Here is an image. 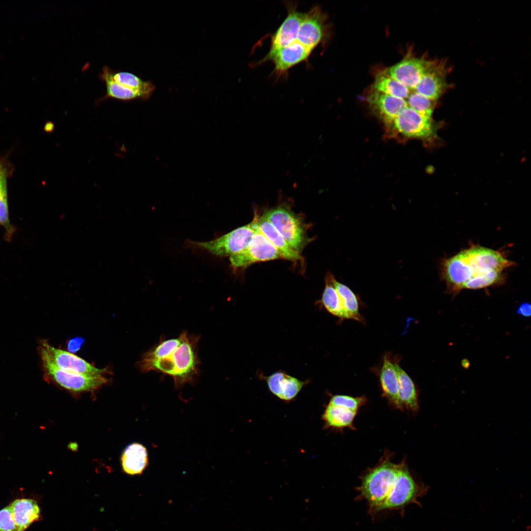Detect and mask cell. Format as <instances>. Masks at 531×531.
Wrapping results in <instances>:
<instances>
[{"mask_svg": "<svg viewBox=\"0 0 531 531\" xmlns=\"http://www.w3.org/2000/svg\"><path fill=\"white\" fill-rule=\"evenodd\" d=\"M46 375L63 388L74 393L92 391L106 384L104 376L90 377L60 369L48 360L41 358Z\"/></svg>", "mask_w": 531, "mask_h": 531, "instance_id": "cell-10", "label": "cell"}, {"mask_svg": "<svg viewBox=\"0 0 531 531\" xmlns=\"http://www.w3.org/2000/svg\"><path fill=\"white\" fill-rule=\"evenodd\" d=\"M6 184L5 175L0 181V225L4 227L8 236H10L13 232V228L8 216Z\"/></svg>", "mask_w": 531, "mask_h": 531, "instance_id": "cell-24", "label": "cell"}, {"mask_svg": "<svg viewBox=\"0 0 531 531\" xmlns=\"http://www.w3.org/2000/svg\"><path fill=\"white\" fill-rule=\"evenodd\" d=\"M41 358L48 360L58 368L75 374L90 377L104 376L107 369L95 367L72 353L54 347L43 341L40 346Z\"/></svg>", "mask_w": 531, "mask_h": 531, "instance_id": "cell-8", "label": "cell"}, {"mask_svg": "<svg viewBox=\"0 0 531 531\" xmlns=\"http://www.w3.org/2000/svg\"><path fill=\"white\" fill-rule=\"evenodd\" d=\"M394 365L398 379V397L401 410L406 409L416 413L419 409L418 394L413 383L409 375L400 366L396 358Z\"/></svg>", "mask_w": 531, "mask_h": 531, "instance_id": "cell-18", "label": "cell"}, {"mask_svg": "<svg viewBox=\"0 0 531 531\" xmlns=\"http://www.w3.org/2000/svg\"><path fill=\"white\" fill-rule=\"evenodd\" d=\"M400 463L395 464L385 455L379 463L363 476L359 487L362 495L372 507L381 510L392 495L396 484Z\"/></svg>", "mask_w": 531, "mask_h": 531, "instance_id": "cell-4", "label": "cell"}, {"mask_svg": "<svg viewBox=\"0 0 531 531\" xmlns=\"http://www.w3.org/2000/svg\"><path fill=\"white\" fill-rule=\"evenodd\" d=\"M121 464L123 471L126 474L141 475L148 465L146 447L138 442L128 445L121 455Z\"/></svg>", "mask_w": 531, "mask_h": 531, "instance_id": "cell-17", "label": "cell"}, {"mask_svg": "<svg viewBox=\"0 0 531 531\" xmlns=\"http://www.w3.org/2000/svg\"><path fill=\"white\" fill-rule=\"evenodd\" d=\"M387 127L406 138L426 141L435 138L437 131L432 118L423 117L409 107L400 112Z\"/></svg>", "mask_w": 531, "mask_h": 531, "instance_id": "cell-7", "label": "cell"}, {"mask_svg": "<svg viewBox=\"0 0 531 531\" xmlns=\"http://www.w3.org/2000/svg\"><path fill=\"white\" fill-rule=\"evenodd\" d=\"M518 314L525 317H529L531 315V306L528 302L521 303L517 309Z\"/></svg>", "mask_w": 531, "mask_h": 531, "instance_id": "cell-27", "label": "cell"}, {"mask_svg": "<svg viewBox=\"0 0 531 531\" xmlns=\"http://www.w3.org/2000/svg\"><path fill=\"white\" fill-rule=\"evenodd\" d=\"M0 531H17L9 505L0 510Z\"/></svg>", "mask_w": 531, "mask_h": 531, "instance_id": "cell-26", "label": "cell"}, {"mask_svg": "<svg viewBox=\"0 0 531 531\" xmlns=\"http://www.w3.org/2000/svg\"><path fill=\"white\" fill-rule=\"evenodd\" d=\"M258 226V225H257ZM282 258L278 250L261 233L258 227L247 245L229 260L235 269L246 267L259 262Z\"/></svg>", "mask_w": 531, "mask_h": 531, "instance_id": "cell-9", "label": "cell"}, {"mask_svg": "<svg viewBox=\"0 0 531 531\" xmlns=\"http://www.w3.org/2000/svg\"><path fill=\"white\" fill-rule=\"evenodd\" d=\"M333 283L349 319L363 322L364 318L359 312L358 296L348 286L337 281L334 277Z\"/></svg>", "mask_w": 531, "mask_h": 531, "instance_id": "cell-21", "label": "cell"}, {"mask_svg": "<svg viewBox=\"0 0 531 531\" xmlns=\"http://www.w3.org/2000/svg\"><path fill=\"white\" fill-rule=\"evenodd\" d=\"M419 492L420 487L413 479L403 461L400 463L394 491L381 510L403 506L413 500Z\"/></svg>", "mask_w": 531, "mask_h": 531, "instance_id": "cell-11", "label": "cell"}, {"mask_svg": "<svg viewBox=\"0 0 531 531\" xmlns=\"http://www.w3.org/2000/svg\"><path fill=\"white\" fill-rule=\"evenodd\" d=\"M6 175L5 171L2 166L0 164V181L2 178Z\"/></svg>", "mask_w": 531, "mask_h": 531, "instance_id": "cell-29", "label": "cell"}, {"mask_svg": "<svg viewBox=\"0 0 531 531\" xmlns=\"http://www.w3.org/2000/svg\"><path fill=\"white\" fill-rule=\"evenodd\" d=\"M513 264L499 251L475 246L445 260L442 275L448 291L456 293L500 283L504 270Z\"/></svg>", "mask_w": 531, "mask_h": 531, "instance_id": "cell-3", "label": "cell"}, {"mask_svg": "<svg viewBox=\"0 0 531 531\" xmlns=\"http://www.w3.org/2000/svg\"><path fill=\"white\" fill-rule=\"evenodd\" d=\"M256 216L257 223L261 233L278 250L282 258L298 261L302 259L300 253L294 249L276 229L263 215Z\"/></svg>", "mask_w": 531, "mask_h": 531, "instance_id": "cell-15", "label": "cell"}, {"mask_svg": "<svg viewBox=\"0 0 531 531\" xmlns=\"http://www.w3.org/2000/svg\"><path fill=\"white\" fill-rule=\"evenodd\" d=\"M266 381L271 392L285 401L294 399L306 384L280 371L266 377Z\"/></svg>", "mask_w": 531, "mask_h": 531, "instance_id": "cell-13", "label": "cell"}, {"mask_svg": "<svg viewBox=\"0 0 531 531\" xmlns=\"http://www.w3.org/2000/svg\"><path fill=\"white\" fill-rule=\"evenodd\" d=\"M200 335L189 334L187 330L175 338H167L163 335L143 354L138 367L144 373L153 371L169 376L177 390L186 384L194 385L200 373Z\"/></svg>", "mask_w": 531, "mask_h": 531, "instance_id": "cell-2", "label": "cell"}, {"mask_svg": "<svg viewBox=\"0 0 531 531\" xmlns=\"http://www.w3.org/2000/svg\"><path fill=\"white\" fill-rule=\"evenodd\" d=\"M100 79L104 82L106 93L101 101L107 98H115L128 101L136 98H148L142 91L122 86L115 82L111 76V69L108 66H104L100 75Z\"/></svg>", "mask_w": 531, "mask_h": 531, "instance_id": "cell-19", "label": "cell"}, {"mask_svg": "<svg viewBox=\"0 0 531 531\" xmlns=\"http://www.w3.org/2000/svg\"><path fill=\"white\" fill-rule=\"evenodd\" d=\"M9 506L17 531H25L32 523L40 519V508L34 500L16 499Z\"/></svg>", "mask_w": 531, "mask_h": 531, "instance_id": "cell-16", "label": "cell"}, {"mask_svg": "<svg viewBox=\"0 0 531 531\" xmlns=\"http://www.w3.org/2000/svg\"><path fill=\"white\" fill-rule=\"evenodd\" d=\"M111 76L115 82L122 86L142 91L148 98L155 88L151 83L144 81L130 72H114L111 70Z\"/></svg>", "mask_w": 531, "mask_h": 531, "instance_id": "cell-23", "label": "cell"}, {"mask_svg": "<svg viewBox=\"0 0 531 531\" xmlns=\"http://www.w3.org/2000/svg\"><path fill=\"white\" fill-rule=\"evenodd\" d=\"M366 100L370 109L386 127L400 112L408 107L404 100L372 89L368 94Z\"/></svg>", "mask_w": 531, "mask_h": 531, "instance_id": "cell-12", "label": "cell"}, {"mask_svg": "<svg viewBox=\"0 0 531 531\" xmlns=\"http://www.w3.org/2000/svg\"><path fill=\"white\" fill-rule=\"evenodd\" d=\"M357 412L328 403L322 416L325 425L333 429H343L353 426Z\"/></svg>", "mask_w": 531, "mask_h": 531, "instance_id": "cell-20", "label": "cell"}, {"mask_svg": "<svg viewBox=\"0 0 531 531\" xmlns=\"http://www.w3.org/2000/svg\"><path fill=\"white\" fill-rule=\"evenodd\" d=\"M258 227L256 216L250 223L237 228L214 239L208 241L188 240L190 247L206 250L219 257L233 255L243 249L248 244Z\"/></svg>", "mask_w": 531, "mask_h": 531, "instance_id": "cell-5", "label": "cell"}, {"mask_svg": "<svg viewBox=\"0 0 531 531\" xmlns=\"http://www.w3.org/2000/svg\"><path fill=\"white\" fill-rule=\"evenodd\" d=\"M379 379L383 394L390 404L401 410L398 397L397 374L394 365V360L390 354H386L383 357Z\"/></svg>", "mask_w": 531, "mask_h": 531, "instance_id": "cell-14", "label": "cell"}, {"mask_svg": "<svg viewBox=\"0 0 531 531\" xmlns=\"http://www.w3.org/2000/svg\"><path fill=\"white\" fill-rule=\"evenodd\" d=\"M82 343V338H75L70 339L67 344V349L70 353L76 352L80 349Z\"/></svg>", "mask_w": 531, "mask_h": 531, "instance_id": "cell-28", "label": "cell"}, {"mask_svg": "<svg viewBox=\"0 0 531 531\" xmlns=\"http://www.w3.org/2000/svg\"><path fill=\"white\" fill-rule=\"evenodd\" d=\"M334 277L331 274L326 276L325 287L322 297L323 305L332 315L341 319H349L333 285Z\"/></svg>", "mask_w": 531, "mask_h": 531, "instance_id": "cell-22", "label": "cell"}, {"mask_svg": "<svg viewBox=\"0 0 531 531\" xmlns=\"http://www.w3.org/2000/svg\"><path fill=\"white\" fill-rule=\"evenodd\" d=\"M263 216L295 251L300 253L307 243L308 239L303 224L287 205H280L267 210Z\"/></svg>", "mask_w": 531, "mask_h": 531, "instance_id": "cell-6", "label": "cell"}, {"mask_svg": "<svg viewBox=\"0 0 531 531\" xmlns=\"http://www.w3.org/2000/svg\"><path fill=\"white\" fill-rule=\"evenodd\" d=\"M366 400V398L364 396L354 397L346 395H335L330 398L329 404L357 412L358 410L365 404Z\"/></svg>", "mask_w": 531, "mask_h": 531, "instance_id": "cell-25", "label": "cell"}, {"mask_svg": "<svg viewBox=\"0 0 531 531\" xmlns=\"http://www.w3.org/2000/svg\"><path fill=\"white\" fill-rule=\"evenodd\" d=\"M287 15L271 36L268 52L259 63L274 64L275 75L286 76L293 67L307 62L315 49L326 39V15L319 6L307 12L297 10V5L286 2Z\"/></svg>", "mask_w": 531, "mask_h": 531, "instance_id": "cell-1", "label": "cell"}]
</instances>
